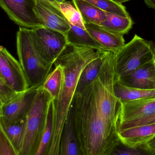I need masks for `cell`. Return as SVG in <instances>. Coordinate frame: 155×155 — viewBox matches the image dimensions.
<instances>
[{"label":"cell","mask_w":155,"mask_h":155,"mask_svg":"<svg viewBox=\"0 0 155 155\" xmlns=\"http://www.w3.org/2000/svg\"><path fill=\"white\" fill-rule=\"evenodd\" d=\"M74 118L84 155H104L119 141L117 128L110 125L97 109L92 84L74 95Z\"/></svg>","instance_id":"1"},{"label":"cell","mask_w":155,"mask_h":155,"mask_svg":"<svg viewBox=\"0 0 155 155\" xmlns=\"http://www.w3.org/2000/svg\"><path fill=\"white\" fill-rule=\"evenodd\" d=\"M88 47L68 45L55 62L61 65L63 80L60 94L54 100V115L53 131L55 134L63 132L64 125L74 98L79 76L90 62L106 53Z\"/></svg>","instance_id":"2"},{"label":"cell","mask_w":155,"mask_h":155,"mask_svg":"<svg viewBox=\"0 0 155 155\" xmlns=\"http://www.w3.org/2000/svg\"><path fill=\"white\" fill-rule=\"evenodd\" d=\"M114 53L108 52L98 76L92 83L97 109L104 120L117 128V114L120 106L115 96Z\"/></svg>","instance_id":"3"},{"label":"cell","mask_w":155,"mask_h":155,"mask_svg":"<svg viewBox=\"0 0 155 155\" xmlns=\"http://www.w3.org/2000/svg\"><path fill=\"white\" fill-rule=\"evenodd\" d=\"M16 49L30 87L41 86L53 65L45 62L35 49L32 29L20 27L16 34Z\"/></svg>","instance_id":"4"},{"label":"cell","mask_w":155,"mask_h":155,"mask_svg":"<svg viewBox=\"0 0 155 155\" xmlns=\"http://www.w3.org/2000/svg\"><path fill=\"white\" fill-rule=\"evenodd\" d=\"M52 99L42 87L38 88L25 120L23 139L19 155H34L42 139L45 129L47 110Z\"/></svg>","instance_id":"5"},{"label":"cell","mask_w":155,"mask_h":155,"mask_svg":"<svg viewBox=\"0 0 155 155\" xmlns=\"http://www.w3.org/2000/svg\"><path fill=\"white\" fill-rule=\"evenodd\" d=\"M155 53L153 42L135 35L131 41L114 54L115 80L154 60Z\"/></svg>","instance_id":"6"},{"label":"cell","mask_w":155,"mask_h":155,"mask_svg":"<svg viewBox=\"0 0 155 155\" xmlns=\"http://www.w3.org/2000/svg\"><path fill=\"white\" fill-rule=\"evenodd\" d=\"M32 37L36 51L48 64L53 65L68 46L64 34L45 26L32 29Z\"/></svg>","instance_id":"7"},{"label":"cell","mask_w":155,"mask_h":155,"mask_svg":"<svg viewBox=\"0 0 155 155\" xmlns=\"http://www.w3.org/2000/svg\"><path fill=\"white\" fill-rule=\"evenodd\" d=\"M35 0H0V6L21 27L35 29L43 26L35 11Z\"/></svg>","instance_id":"8"},{"label":"cell","mask_w":155,"mask_h":155,"mask_svg":"<svg viewBox=\"0 0 155 155\" xmlns=\"http://www.w3.org/2000/svg\"><path fill=\"white\" fill-rule=\"evenodd\" d=\"M0 78L16 93L30 87L20 63L3 46H0Z\"/></svg>","instance_id":"9"},{"label":"cell","mask_w":155,"mask_h":155,"mask_svg":"<svg viewBox=\"0 0 155 155\" xmlns=\"http://www.w3.org/2000/svg\"><path fill=\"white\" fill-rule=\"evenodd\" d=\"M39 87H30L25 91L18 93L2 106L0 121L12 123L25 119L32 105Z\"/></svg>","instance_id":"10"},{"label":"cell","mask_w":155,"mask_h":155,"mask_svg":"<svg viewBox=\"0 0 155 155\" xmlns=\"http://www.w3.org/2000/svg\"><path fill=\"white\" fill-rule=\"evenodd\" d=\"M35 11L44 26L64 35L70 30V23L53 0H35Z\"/></svg>","instance_id":"11"},{"label":"cell","mask_w":155,"mask_h":155,"mask_svg":"<svg viewBox=\"0 0 155 155\" xmlns=\"http://www.w3.org/2000/svg\"><path fill=\"white\" fill-rule=\"evenodd\" d=\"M120 103L117 125L125 121L145 118L155 114V97Z\"/></svg>","instance_id":"12"},{"label":"cell","mask_w":155,"mask_h":155,"mask_svg":"<svg viewBox=\"0 0 155 155\" xmlns=\"http://www.w3.org/2000/svg\"><path fill=\"white\" fill-rule=\"evenodd\" d=\"M117 80L129 87L155 89V59Z\"/></svg>","instance_id":"13"},{"label":"cell","mask_w":155,"mask_h":155,"mask_svg":"<svg viewBox=\"0 0 155 155\" xmlns=\"http://www.w3.org/2000/svg\"><path fill=\"white\" fill-rule=\"evenodd\" d=\"M84 24L86 31L105 51L116 53L125 44L124 35L113 33L98 25Z\"/></svg>","instance_id":"14"},{"label":"cell","mask_w":155,"mask_h":155,"mask_svg":"<svg viewBox=\"0 0 155 155\" xmlns=\"http://www.w3.org/2000/svg\"><path fill=\"white\" fill-rule=\"evenodd\" d=\"M119 140L131 147L147 144L155 137V123L117 131Z\"/></svg>","instance_id":"15"},{"label":"cell","mask_w":155,"mask_h":155,"mask_svg":"<svg viewBox=\"0 0 155 155\" xmlns=\"http://www.w3.org/2000/svg\"><path fill=\"white\" fill-rule=\"evenodd\" d=\"M60 155H84L74 126L73 102L64 125L61 140Z\"/></svg>","instance_id":"16"},{"label":"cell","mask_w":155,"mask_h":155,"mask_svg":"<svg viewBox=\"0 0 155 155\" xmlns=\"http://www.w3.org/2000/svg\"><path fill=\"white\" fill-rule=\"evenodd\" d=\"M70 25L71 28L65 35L68 45L88 47L97 51H104L86 29H81L71 24Z\"/></svg>","instance_id":"17"},{"label":"cell","mask_w":155,"mask_h":155,"mask_svg":"<svg viewBox=\"0 0 155 155\" xmlns=\"http://www.w3.org/2000/svg\"><path fill=\"white\" fill-rule=\"evenodd\" d=\"M114 90L115 96L120 102L155 97V89L129 87L124 85L117 80H115Z\"/></svg>","instance_id":"18"},{"label":"cell","mask_w":155,"mask_h":155,"mask_svg":"<svg viewBox=\"0 0 155 155\" xmlns=\"http://www.w3.org/2000/svg\"><path fill=\"white\" fill-rule=\"evenodd\" d=\"M108 51L87 64L79 76L75 94H81L94 81L102 68L106 55Z\"/></svg>","instance_id":"19"},{"label":"cell","mask_w":155,"mask_h":155,"mask_svg":"<svg viewBox=\"0 0 155 155\" xmlns=\"http://www.w3.org/2000/svg\"><path fill=\"white\" fill-rule=\"evenodd\" d=\"M134 24L130 16L123 17L106 12V19L99 25L113 33L124 35L128 33Z\"/></svg>","instance_id":"20"},{"label":"cell","mask_w":155,"mask_h":155,"mask_svg":"<svg viewBox=\"0 0 155 155\" xmlns=\"http://www.w3.org/2000/svg\"><path fill=\"white\" fill-rule=\"evenodd\" d=\"M84 23L99 25L106 19V12L84 0H72Z\"/></svg>","instance_id":"21"},{"label":"cell","mask_w":155,"mask_h":155,"mask_svg":"<svg viewBox=\"0 0 155 155\" xmlns=\"http://www.w3.org/2000/svg\"><path fill=\"white\" fill-rule=\"evenodd\" d=\"M54 69L45 78L42 87L47 91L52 99H57L60 94L63 80V70L61 64L54 62Z\"/></svg>","instance_id":"22"},{"label":"cell","mask_w":155,"mask_h":155,"mask_svg":"<svg viewBox=\"0 0 155 155\" xmlns=\"http://www.w3.org/2000/svg\"><path fill=\"white\" fill-rule=\"evenodd\" d=\"M25 120L26 117L15 123H7L0 121V125L4 132L18 153L23 139Z\"/></svg>","instance_id":"23"},{"label":"cell","mask_w":155,"mask_h":155,"mask_svg":"<svg viewBox=\"0 0 155 155\" xmlns=\"http://www.w3.org/2000/svg\"><path fill=\"white\" fill-rule=\"evenodd\" d=\"M104 155H155V152L154 148L147 144L131 147L119 140Z\"/></svg>","instance_id":"24"},{"label":"cell","mask_w":155,"mask_h":155,"mask_svg":"<svg viewBox=\"0 0 155 155\" xmlns=\"http://www.w3.org/2000/svg\"><path fill=\"white\" fill-rule=\"evenodd\" d=\"M54 115V100L51 99L48 105L46 124L43 136L38 149L34 155H47L48 154L51 144V136Z\"/></svg>","instance_id":"25"},{"label":"cell","mask_w":155,"mask_h":155,"mask_svg":"<svg viewBox=\"0 0 155 155\" xmlns=\"http://www.w3.org/2000/svg\"><path fill=\"white\" fill-rule=\"evenodd\" d=\"M56 3L69 23L81 29H85L82 16L72 1Z\"/></svg>","instance_id":"26"},{"label":"cell","mask_w":155,"mask_h":155,"mask_svg":"<svg viewBox=\"0 0 155 155\" xmlns=\"http://www.w3.org/2000/svg\"><path fill=\"white\" fill-rule=\"evenodd\" d=\"M108 13L123 17H129V13L122 4L117 3L111 0H84Z\"/></svg>","instance_id":"27"},{"label":"cell","mask_w":155,"mask_h":155,"mask_svg":"<svg viewBox=\"0 0 155 155\" xmlns=\"http://www.w3.org/2000/svg\"><path fill=\"white\" fill-rule=\"evenodd\" d=\"M0 155H19L0 125Z\"/></svg>","instance_id":"28"},{"label":"cell","mask_w":155,"mask_h":155,"mask_svg":"<svg viewBox=\"0 0 155 155\" xmlns=\"http://www.w3.org/2000/svg\"><path fill=\"white\" fill-rule=\"evenodd\" d=\"M153 123H155V114L151 116L142 118V119L125 121V122L118 123L117 125V131L131 128L134 127L148 124H153Z\"/></svg>","instance_id":"29"},{"label":"cell","mask_w":155,"mask_h":155,"mask_svg":"<svg viewBox=\"0 0 155 155\" xmlns=\"http://www.w3.org/2000/svg\"><path fill=\"white\" fill-rule=\"evenodd\" d=\"M18 93L13 90L0 78V106H2Z\"/></svg>","instance_id":"30"},{"label":"cell","mask_w":155,"mask_h":155,"mask_svg":"<svg viewBox=\"0 0 155 155\" xmlns=\"http://www.w3.org/2000/svg\"><path fill=\"white\" fill-rule=\"evenodd\" d=\"M144 1L149 8L155 10V0H144Z\"/></svg>","instance_id":"31"},{"label":"cell","mask_w":155,"mask_h":155,"mask_svg":"<svg viewBox=\"0 0 155 155\" xmlns=\"http://www.w3.org/2000/svg\"><path fill=\"white\" fill-rule=\"evenodd\" d=\"M147 145L153 148H155V137L153 139H152V140L148 142L147 143Z\"/></svg>","instance_id":"32"},{"label":"cell","mask_w":155,"mask_h":155,"mask_svg":"<svg viewBox=\"0 0 155 155\" xmlns=\"http://www.w3.org/2000/svg\"><path fill=\"white\" fill-rule=\"evenodd\" d=\"M117 3L122 4L123 3L126 2H128V1H132V0H111Z\"/></svg>","instance_id":"33"},{"label":"cell","mask_w":155,"mask_h":155,"mask_svg":"<svg viewBox=\"0 0 155 155\" xmlns=\"http://www.w3.org/2000/svg\"><path fill=\"white\" fill-rule=\"evenodd\" d=\"M53 1H54V2H56L62 3L64 2L67 1V0H53Z\"/></svg>","instance_id":"34"},{"label":"cell","mask_w":155,"mask_h":155,"mask_svg":"<svg viewBox=\"0 0 155 155\" xmlns=\"http://www.w3.org/2000/svg\"><path fill=\"white\" fill-rule=\"evenodd\" d=\"M1 114H2V106H0V118H1Z\"/></svg>","instance_id":"35"},{"label":"cell","mask_w":155,"mask_h":155,"mask_svg":"<svg viewBox=\"0 0 155 155\" xmlns=\"http://www.w3.org/2000/svg\"><path fill=\"white\" fill-rule=\"evenodd\" d=\"M154 150H155V148H154Z\"/></svg>","instance_id":"36"},{"label":"cell","mask_w":155,"mask_h":155,"mask_svg":"<svg viewBox=\"0 0 155 155\" xmlns=\"http://www.w3.org/2000/svg\"></svg>","instance_id":"37"}]
</instances>
